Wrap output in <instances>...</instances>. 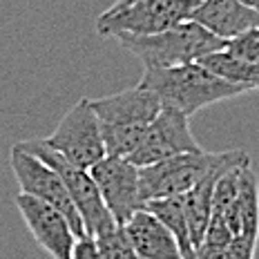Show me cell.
<instances>
[{
	"label": "cell",
	"instance_id": "obj_6",
	"mask_svg": "<svg viewBox=\"0 0 259 259\" xmlns=\"http://www.w3.org/2000/svg\"><path fill=\"white\" fill-rule=\"evenodd\" d=\"M42 141L80 170H90L105 156L101 121L92 110L90 99L76 101L65 112L56 130Z\"/></svg>",
	"mask_w": 259,
	"mask_h": 259
},
{
	"label": "cell",
	"instance_id": "obj_10",
	"mask_svg": "<svg viewBox=\"0 0 259 259\" xmlns=\"http://www.w3.org/2000/svg\"><path fill=\"white\" fill-rule=\"evenodd\" d=\"M14 201L27 230L47 255H52L54 259H72L78 239L61 210L23 192L16 194Z\"/></svg>",
	"mask_w": 259,
	"mask_h": 259
},
{
	"label": "cell",
	"instance_id": "obj_22",
	"mask_svg": "<svg viewBox=\"0 0 259 259\" xmlns=\"http://www.w3.org/2000/svg\"><path fill=\"white\" fill-rule=\"evenodd\" d=\"M244 5H248V7H252L255 12H259V0H241Z\"/></svg>",
	"mask_w": 259,
	"mask_h": 259
},
{
	"label": "cell",
	"instance_id": "obj_1",
	"mask_svg": "<svg viewBox=\"0 0 259 259\" xmlns=\"http://www.w3.org/2000/svg\"><path fill=\"white\" fill-rule=\"evenodd\" d=\"M139 85L154 92L161 101V107L177 110L188 118L214 103L248 94L246 88L217 76L201 63L177 67H145Z\"/></svg>",
	"mask_w": 259,
	"mask_h": 259
},
{
	"label": "cell",
	"instance_id": "obj_20",
	"mask_svg": "<svg viewBox=\"0 0 259 259\" xmlns=\"http://www.w3.org/2000/svg\"><path fill=\"white\" fill-rule=\"evenodd\" d=\"M72 259H101V255H99V248H96V241H94V237L85 235L83 239H78V241H76V246H74Z\"/></svg>",
	"mask_w": 259,
	"mask_h": 259
},
{
	"label": "cell",
	"instance_id": "obj_23",
	"mask_svg": "<svg viewBox=\"0 0 259 259\" xmlns=\"http://www.w3.org/2000/svg\"><path fill=\"white\" fill-rule=\"evenodd\" d=\"M130 3H134V0H116V3L112 5V7L118 9V7H125V5H130Z\"/></svg>",
	"mask_w": 259,
	"mask_h": 259
},
{
	"label": "cell",
	"instance_id": "obj_2",
	"mask_svg": "<svg viewBox=\"0 0 259 259\" xmlns=\"http://www.w3.org/2000/svg\"><path fill=\"white\" fill-rule=\"evenodd\" d=\"M250 154L241 148L221 150V152H186L172 159L159 161L154 165L141 168V197L143 203L150 199H172L183 197L194 186H199L210 175H224V172L248 163Z\"/></svg>",
	"mask_w": 259,
	"mask_h": 259
},
{
	"label": "cell",
	"instance_id": "obj_13",
	"mask_svg": "<svg viewBox=\"0 0 259 259\" xmlns=\"http://www.w3.org/2000/svg\"><path fill=\"white\" fill-rule=\"evenodd\" d=\"M123 228H125L139 259H183L172 233L148 208L134 212Z\"/></svg>",
	"mask_w": 259,
	"mask_h": 259
},
{
	"label": "cell",
	"instance_id": "obj_11",
	"mask_svg": "<svg viewBox=\"0 0 259 259\" xmlns=\"http://www.w3.org/2000/svg\"><path fill=\"white\" fill-rule=\"evenodd\" d=\"M90 103L105 125H150L161 112L159 96L141 85L103 99H90Z\"/></svg>",
	"mask_w": 259,
	"mask_h": 259
},
{
	"label": "cell",
	"instance_id": "obj_9",
	"mask_svg": "<svg viewBox=\"0 0 259 259\" xmlns=\"http://www.w3.org/2000/svg\"><path fill=\"white\" fill-rule=\"evenodd\" d=\"M203 150L190 130V118L170 107H161L156 118L145 127L143 141L139 150L130 156L134 165L148 168L159 161L172 159L177 154L199 152Z\"/></svg>",
	"mask_w": 259,
	"mask_h": 259
},
{
	"label": "cell",
	"instance_id": "obj_21",
	"mask_svg": "<svg viewBox=\"0 0 259 259\" xmlns=\"http://www.w3.org/2000/svg\"><path fill=\"white\" fill-rule=\"evenodd\" d=\"M197 259H235V257L230 255L228 246L226 248H206V246H201L197 250Z\"/></svg>",
	"mask_w": 259,
	"mask_h": 259
},
{
	"label": "cell",
	"instance_id": "obj_12",
	"mask_svg": "<svg viewBox=\"0 0 259 259\" xmlns=\"http://www.w3.org/2000/svg\"><path fill=\"white\" fill-rule=\"evenodd\" d=\"M192 20L228 42L252 27H259V12L241 0H199Z\"/></svg>",
	"mask_w": 259,
	"mask_h": 259
},
{
	"label": "cell",
	"instance_id": "obj_16",
	"mask_svg": "<svg viewBox=\"0 0 259 259\" xmlns=\"http://www.w3.org/2000/svg\"><path fill=\"white\" fill-rule=\"evenodd\" d=\"M199 63H201L203 67H208L210 72H214L217 76L230 80V83H235V85H241V88H246L248 92L259 90V65L235 58L233 54H228L226 50L208 54V56H203Z\"/></svg>",
	"mask_w": 259,
	"mask_h": 259
},
{
	"label": "cell",
	"instance_id": "obj_7",
	"mask_svg": "<svg viewBox=\"0 0 259 259\" xmlns=\"http://www.w3.org/2000/svg\"><path fill=\"white\" fill-rule=\"evenodd\" d=\"M9 165H12V172L20 186V192L29 194V197H36V199H40V201L54 206L56 210H61L65 217H67L76 239H83V237L88 235L85 233L83 219H80L78 210L74 206L72 197H69L67 188H65L61 175H58L56 170L50 168V165H47L45 161H40L36 154L23 150L18 143L12 145Z\"/></svg>",
	"mask_w": 259,
	"mask_h": 259
},
{
	"label": "cell",
	"instance_id": "obj_8",
	"mask_svg": "<svg viewBox=\"0 0 259 259\" xmlns=\"http://www.w3.org/2000/svg\"><path fill=\"white\" fill-rule=\"evenodd\" d=\"M90 175L103 197L105 208L118 226H125L134 212L145 208L141 197V168L125 156L105 154L90 168Z\"/></svg>",
	"mask_w": 259,
	"mask_h": 259
},
{
	"label": "cell",
	"instance_id": "obj_15",
	"mask_svg": "<svg viewBox=\"0 0 259 259\" xmlns=\"http://www.w3.org/2000/svg\"><path fill=\"white\" fill-rule=\"evenodd\" d=\"M145 208H148L150 212L172 233V237H175L177 244H179L183 259H197V250H194V246H192L190 228H188V219H186L183 203H181L179 197L150 199V201H145Z\"/></svg>",
	"mask_w": 259,
	"mask_h": 259
},
{
	"label": "cell",
	"instance_id": "obj_4",
	"mask_svg": "<svg viewBox=\"0 0 259 259\" xmlns=\"http://www.w3.org/2000/svg\"><path fill=\"white\" fill-rule=\"evenodd\" d=\"M199 0H134L125 7H107L96 18V34L114 38L118 34L154 36L192 20Z\"/></svg>",
	"mask_w": 259,
	"mask_h": 259
},
{
	"label": "cell",
	"instance_id": "obj_3",
	"mask_svg": "<svg viewBox=\"0 0 259 259\" xmlns=\"http://www.w3.org/2000/svg\"><path fill=\"white\" fill-rule=\"evenodd\" d=\"M114 40L137 56L145 67H177V65L199 63L203 56L221 52L226 40L212 36L208 29L197 25L194 20L181 23L172 29H165L154 36H130L118 34Z\"/></svg>",
	"mask_w": 259,
	"mask_h": 259
},
{
	"label": "cell",
	"instance_id": "obj_19",
	"mask_svg": "<svg viewBox=\"0 0 259 259\" xmlns=\"http://www.w3.org/2000/svg\"><path fill=\"white\" fill-rule=\"evenodd\" d=\"M224 50L233 54L235 58L259 65V27H252V29L244 31V34L235 36L233 40L226 42Z\"/></svg>",
	"mask_w": 259,
	"mask_h": 259
},
{
	"label": "cell",
	"instance_id": "obj_18",
	"mask_svg": "<svg viewBox=\"0 0 259 259\" xmlns=\"http://www.w3.org/2000/svg\"><path fill=\"white\" fill-rule=\"evenodd\" d=\"M101 259H139L123 226H112L94 237Z\"/></svg>",
	"mask_w": 259,
	"mask_h": 259
},
{
	"label": "cell",
	"instance_id": "obj_17",
	"mask_svg": "<svg viewBox=\"0 0 259 259\" xmlns=\"http://www.w3.org/2000/svg\"><path fill=\"white\" fill-rule=\"evenodd\" d=\"M145 127L148 125H105V123H101L105 154L130 159L141 145Z\"/></svg>",
	"mask_w": 259,
	"mask_h": 259
},
{
	"label": "cell",
	"instance_id": "obj_14",
	"mask_svg": "<svg viewBox=\"0 0 259 259\" xmlns=\"http://www.w3.org/2000/svg\"><path fill=\"white\" fill-rule=\"evenodd\" d=\"M226 175V172H224ZM221 175H210L208 179H203L199 186H194L190 192H186L181 199L183 212L188 219V228H190V239L192 246L197 250L201 246L203 237H206L210 217H212V197H214V186H217Z\"/></svg>",
	"mask_w": 259,
	"mask_h": 259
},
{
	"label": "cell",
	"instance_id": "obj_5",
	"mask_svg": "<svg viewBox=\"0 0 259 259\" xmlns=\"http://www.w3.org/2000/svg\"><path fill=\"white\" fill-rule=\"evenodd\" d=\"M23 150L36 154L40 161H45L50 168H54L61 175V179L67 188L69 197H72L74 206H76L80 219L85 224V233L90 237H96L103 230L112 228V226H118L114 219H112L110 210L105 208L103 197H101L99 188H96L94 179H92L90 170H80L76 165H72L69 161H65L56 150H52L42 139H31V141H20L18 143Z\"/></svg>",
	"mask_w": 259,
	"mask_h": 259
}]
</instances>
